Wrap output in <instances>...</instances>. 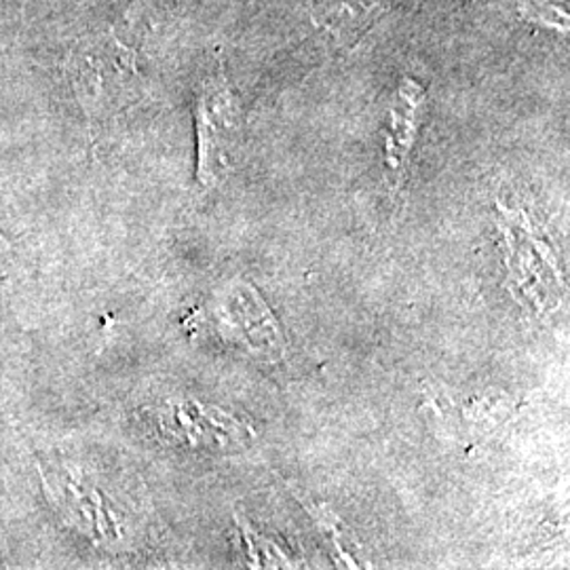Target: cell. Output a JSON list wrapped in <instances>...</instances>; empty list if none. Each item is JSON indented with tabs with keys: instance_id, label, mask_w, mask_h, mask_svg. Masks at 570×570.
I'll list each match as a JSON object with an SVG mask.
<instances>
[{
	"instance_id": "1",
	"label": "cell",
	"mask_w": 570,
	"mask_h": 570,
	"mask_svg": "<svg viewBox=\"0 0 570 570\" xmlns=\"http://www.w3.org/2000/svg\"><path fill=\"white\" fill-rule=\"evenodd\" d=\"M66 75L89 117L100 112L125 77L136 75V49L115 28L70 49Z\"/></svg>"
},
{
	"instance_id": "2",
	"label": "cell",
	"mask_w": 570,
	"mask_h": 570,
	"mask_svg": "<svg viewBox=\"0 0 570 570\" xmlns=\"http://www.w3.org/2000/svg\"><path fill=\"white\" fill-rule=\"evenodd\" d=\"M4 261H7V244L0 239V271H2V265H4Z\"/></svg>"
}]
</instances>
